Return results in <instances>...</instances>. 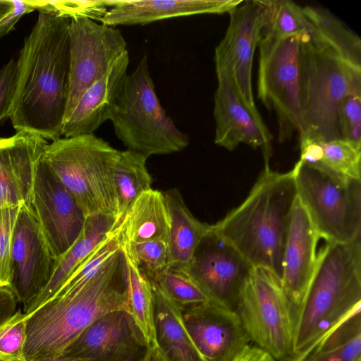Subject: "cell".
Returning a JSON list of instances; mask_svg holds the SVG:
<instances>
[{
    "instance_id": "6da1fadb",
    "label": "cell",
    "mask_w": 361,
    "mask_h": 361,
    "mask_svg": "<svg viewBox=\"0 0 361 361\" xmlns=\"http://www.w3.org/2000/svg\"><path fill=\"white\" fill-rule=\"evenodd\" d=\"M70 18L39 11L17 61L9 118L17 132L54 141L63 135L70 77Z\"/></svg>"
},
{
    "instance_id": "7a4b0ae2",
    "label": "cell",
    "mask_w": 361,
    "mask_h": 361,
    "mask_svg": "<svg viewBox=\"0 0 361 361\" xmlns=\"http://www.w3.org/2000/svg\"><path fill=\"white\" fill-rule=\"evenodd\" d=\"M117 310L128 312L121 249L80 288L49 300L28 315L24 348L26 360L61 356L97 319Z\"/></svg>"
},
{
    "instance_id": "3957f363",
    "label": "cell",
    "mask_w": 361,
    "mask_h": 361,
    "mask_svg": "<svg viewBox=\"0 0 361 361\" xmlns=\"http://www.w3.org/2000/svg\"><path fill=\"white\" fill-rule=\"evenodd\" d=\"M297 198L293 170L264 169L244 201L212 225L254 268L279 280L289 225Z\"/></svg>"
},
{
    "instance_id": "277c9868",
    "label": "cell",
    "mask_w": 361,
    "mask_h": 361,
    "mask_svg": "<svg viewBox=\"0 0 361 361\" xmlns=\"http://www.w3.org/2000/svg\"><path fill=\"white\" fill-rule=\"evenodd\" d=\"M361 311V237L329 243L317 252L315 270L294 326L292 355L300 358L327 333Z\"/></svg>"
},
{
    "instance_id": "5b68a950",
    "label": "cell",
    "mask_w": 361,
    "mask_h": 361,
    "mask_svg": "<svg viewBox=\"0 0 361 361\" xmlns=\"http://www.w3.org/2000/svg\"><path fill=\"white\" fill-rule=\"evenodd\" d=\"M299 142L340 138L337 115L346 95L361 92V71L310 32L301 37Z\"/></svg>"
},
{
    "instance_id": "8992f818",
    "label": "cell",
    "mask_w": 361,
    "mask_h": 361,
    "mask_svg": "<svg viewBox=\"0 0 361 361\" xmlns=\"http://www.w3.org/2000/svg\"><path fill=\"white\" fill-rule=\"evenodd\" d=\"M119 153L92 133L51 141L45 147L42 159L75 198L86 218L107 216L116 221L114 169Z\"/></svg>"
},
{
    "instance_id": "52a82bcc",
    "label": "cell",
    "mask_w": 361,
    "mask_h": 361,
    "mask_svg": "<svg viewBox=\"0 0 361 361\" xmlns=\"http://www.w3.org/2000/svg\"><path fill=\"white\" fill-rule=\"evenodd\" d=\"M110 120L127 149L147 159L178 152L189 145L188 136L167 116L158 99L145 54L127 75Z\"/></svg>"
},
{
    "instance_id": "ba28073f",
    "label": "cell",
    "mask_w": 361,
    "mask_h": 361,
    "mask_svg": "<svg viewBox=\"0 0 361 361\" xmlns=\"http://www.w3.org/2000/svg\"><path fill=\"white\" fill-rule=\"evenodd\" d=\"M292 170L298 197L319 238L347 243L361 237V180L300 161Z\"/></svg>"
},
{
    "instance_id": "9c48e42d",
    "label": "cell",
    "mask_w": 361,
    "mask_h": 361,
    "mask_svg": "<svg viewBox=\"0 0 361 361\" xmlns=\"http://www.w3.org/2000/svg\"><path fill=\"white\" fill-rule=\"evenodd\" d=\"M251 343L276 361L292 355L295 320L280 280L270 271L254 268L235 310Z\"/></svg>"
},
{
    "instance_id": "30bf717a",
    "label": "cell",
    "mask_w": 361,
    "mask_h": 361,
    "mask_svg": "<svg viewBox=\"0 0 361 361\" xmlns=\"http://www.w3.org/2000/svg\"><path fill=\"white\" fill-rule=\"evenodd\" d=\"M301 37L262 36L258 44L257 97L275 112L280 142L290 138L300 128Z\"/></svg>"
},
{
    "instance_id": "8fae6325",
    "label": "cell",
    "mask_w": 361,
    "mask_h": 361,
    "mask_svg": "<svg viewBox=\"0 0 361 361\" xmlns=\"http://www.w3.org/2000/svg\"><path fill=\"white\" fill-rule=\"evenodd\" d=\"M69 45V92L65 120L82 94L127 51V42L118 29L82 17L70 18Z\"/></svg>"
},
{
    "instance_id": "7c38bea8",
    "label": "cell",
    "mask_w": 361,
    "mask_h": 361,
    "mask_svg": "<svg viewBox=\"0 0 361 361\" xmlns=\"http://www.w3.org/2000/svg\"><path fill=\"white\" fill-rule=\"evenodd\" d=\"M254 267L212 225L198 244L192 260L181 271L209 300L235 311Z\"/></svg>"
},
{
    "instance_id": "4fadbf2b",
    "label": "cell",
    "mask_w": 361,
    "mask_h": 361,
    "mask_svg": "<svg viewBox=\"0 0 361 361\" xmlns=\"http://www.w3.org/2000/svg\"><path fill=\"white\" fill-rule=\"evenodd\" d=\"M224 37L215 49L216 70L224 71L243 104L261 116L254 101L252 69L255 51L262 37L257 0L243 1L229 13Z\"/></svg>"
},
{
    "instance_id": "5bb4252c",
    "label": "cell",
    "mask_w": 361,
    "mask_h": 361,
    "mask_svg": "<svg viewBox=\"0 0 361 361\" xmlns=\"http://www.w3.org/2000/svg\"><path fill=\"white\" fill-rule=\"evenodd\" d=\"M30 205L54 259L60 257L78 238L86 217L42 157L35 176Z\"/></svg>"
},
{
    "instance_id": "9a60e30c",
    "label": "cell",
    "mask_w": 361,
    "mask_h": 361,
    "mask_svg": "<svg viewBox=\"0 0 361 361\" xmlns=\"http://www.w3.org/2000/svg\"><path fill=\"white\" fill-rule=\"evenodd\" d=\"M10 287L24 313L48 282L54 258L31 205L22 203L12 238Z\"/></svg>"
},
{
    "instance_id": "2e32d148",
    "label": "cell",
    "mask_w": 361,
    "mask_h": 361,
    "mask_svg": "<svg viewBox=\"0 0 361 361\" xmlns=\"http://www.w3.org/2000/svg\"><path fill=\"white\" fill-rule=\"evenodd\" d=\"M149 346L130 313L117 310L97 319L61 355L92 361H139Z\"/></svg>"
},
{
    "instance_id": "e0dca14e",
    "label": "cell",
    "mask_w": 361,
    "mask_h": 361,
    "mask_svg": "<svg viewBox=\"0 0 361 361\" xmlns=\"http://www.w3.org/2000/svg\"><path fill=\"white\" fill-rule=\"evenodd\" d=\"M182 318L206 361H233L250 345L236 312L211 300L185 309Z\"/></svg>"
},
{
    "instance_id": "ac0fdd59",
    "label": "cell",
    "mask_w": 361,
    "mask_h": 361,
    "mask_svg": "<svg viewBox=\"0 0 361 361\" xmlns=\"http://www.w3.org/2000/svg\"><path fill=\"white\" fill-rule=\"evenodd\" d=\"M217 88L214 94V143L229 151L240 144L259 148L264 166H269L272 135L261 116H255L243 104L231 81L223 70H216Z\"/></svg>"
},
{
    "instance_id": "d6986e66",
    "label": "cell",
    "mask_w": 361,
    "mask_h": 361,
    "mask_svg": "<svg viewBox=\"0 0 361 361\" xmlns=\"http://www.w3.org/2000/svg\"><path fill=\"white\" fill-rule=\"evenodd\" d=\"M319 239L297 195L283 250L280 279L295 323L315 270Z\"/></svg>"
},
{
    "instance_id": "ffe728a7",
    "label": "cell",
    "mask_w": 361,
    "mask_h": 361,
    "mask_svg": "<svg viewBox=\"0 0 361 361\" xmlns=\"http://www.w3.org/2000/svg\"><path fill=\"white\" fill-rule=\"evenodd\" d=\"M48 142L35 133L0 137V209L30 205L35 176Z\"/></svg>"
},
{
    "instance_id": "44dd1931",
    "label": "cell",
    "mask_w": 361,
    "mask_h": 361,
    "mask_svg": "<svg viewBox=\"0 0 361 361\" xmlns=\"http://www.w3.org/2000/svg\"><path fill=\"white\" fill-rule=\"evenodd\" d=\"M128 64L127 50L82 94L64 121L65 137L94 133L103 123L110 120L128 75Z\"/></svg>"
},
{
    "instance_id": "7402d4cb",
    "label": "cell",
    "mask_w": 361,
    "mask_h": 361,
    "mask_svg": "<svg viewBox=\"0 0 361 361\" xmlns=\"http://www.w3.org/2000/svg\"><path fill=\"white\" fill-rule=\"evenodd\" d=\"M109 8L100 23L118 25H145L157 20L197 14L229 13L242 0H105Z\"/></svg>"
},
{
    "instance_id": "603a6c76",
    "label": "cell",
    "mask_w": 361,
    "mask_h": 361,
    "mask_svg": "<svg viewBox=\"0 0 361 361\" xmlns=\"http://www.w3.org/2000/svg\"><path fill=\"white\" fill-rule=\"evenodd\" d=\"M115 219L107 216L86 218L81 233L75 243L60 257L54 259L50 278L25 314L30 315L48 300L82 263L114 229Z\"/></svg>"
},
{
    "instance_id": "cb8c5ba5",
    "label": "cell",
    "mask_w": 361,
    "mask_h": 361,
    "mask_svg": "<svg viewBox=\"0 0 361 361\" xmlns=\"http://www.w3.org/2000/svg\"><path fill=\"white\" fill-rule=\"evenodd\" d=\"M118 227L122 244L169 241L170 218L163 192L151 188L141 193Z\"/></svg>"
},
{
    "instance_id": "d4e9b609",
    "label": "cell",
    "mask_w": 361,
    "mask_h": 361,
    "mask_svg": "<svg viewBox=\"0 0 361 361\" xmlns=\"http://www.w3.org/2000/svg\"><path fill=\"white\" fill-rule=\"evenodd\" d=\"M151 282L156 344L166 361H206L185 327L182 310Z\"/></svg>"
},
{
    "instance_id": "484cf974",
    "label": "cell",
    "mask_w": 361,
    "mask_h": 361,
    "mask_svg": "<svg viewBox=\"0 0 361 361\" xmlns=\"http://www.w3.org/2000/svg\"><path fill=\"white\" fill-rule=\"evenodd\" d=\"M170 218L169 269L181 271L192 259L195 250L212 225L197 220L176 188L163 192Z\"/></svg>"
},
{
    "instance_id": "4316f807",
    "label": "cell",
    "mask_w": 361,
    "mask_h": 361,
    "mask_svg": "<svg viewBox=\"0 0 361 361\" xmlns=\"http://www.w3.org/2000/svg\"><path fill=\"white\" fill-rule=\"evenodd\" d=\"M298 161L333 173L361 180V145L338 138L300 142Z\"/></svg>"
},
{
    "instance_id": "83f0119b",
    "label": "cell",
    "mask_w": 361,
    "mask_h": 361,
    "mask_svg": "<svg viewBox=\"0 0 361 361\" xmlns=\"http://www.w3.org/2000/svg\"><path fill=\"white\" fill-rule=\"evenodd\" d=\"M128 289V312L142 331L149 345L156 343L152 285L140 268L128 248L121 245Z\"/></svg>"
},
{
    "instance_id": "f1b7e54d",
    "label": "cell",
    "mask_w": 361,
    "mask_h": 361,
    "mask_svg": "<svg viewBox=\"0 0 361 361\" xmlns=\"http://www.w3.org/2000/svg\"><path fill=\"white\" fill-rule=\"evenodd\" d=\"M298 361H361V311L327 333Z\"/></svg>"
},
{
    "instance_id": "f546056e",
    "label": "cell",
    "mask_w": 361,
    "mask_h": 361,
    "mask_svg": "<svg viewBox=\"0 0 361 361\" xmlns=\"http://www.w3.org/2000/svg\"><path fill=\"white\" fill-rule=\"evenodd\" d=\"M303 9L311 24L310 32L351 66L361 71L360 37L329 11L312 6H305Z\"/></svg>"
},
{
    "instance_id": "4dcf8cb0",
    "label": "cell",
    "mask_w": 361,
    "mask_h": 361,
    "mask_svg": "<svg viewBox=\"0 0 361 361\" xmlns=\"http://www.w3.org/2000/svg\"><path fill=\"white\" fill-rule=\"evenodd\" d=\"M147 159L143 155L130 150L120 151L114 169L118 204L116 228L136 198L152 188V178L147 169Z\"/></svg>"
},
{
    "instance_id": "1f68e13d",
    "label": "cell",
    "mask_w": 361,
    "mask_h": 361,
    "mask_svg": "<svg viewBox=\"0 0 361 361\" xmlns=\"http://www.w3.org/2000/svg\"><path fill=\"white\" fill-rule=\"evenodd\" d=\"M262 36L285 39L302 36L311 30L303 7L290 0H257Z\"/></svg>"
},
{
    "instance_id": "d6a6232c",
    "label": "cell",
    "mask_w": 361,
    "mask_h": 361,
    "mask_svg": "<svg viewBox=\"0 0 361 361\" xmlns=\"http://www.w3.org/2000/svg\"><path fill=\"white\" fill-rule=\"evenodd\" d=\"M121 247L120 229L118 227L80 264L51 299L64 296L80 288L93 277L102 267L121 250Z\"/></svg>"
},
{
    "instance_id": "836d02e7",
    "label": "cell",
    "mask_w": 361,
    "mask_h": 361,
    "mask_svg": "<svg viewBox=\"0 0 361 361\" xmlns=\"http://www.w3.org/2000/svg\"><path fill=\"white\" fill-rule=\"evenodd\" d=\"M151 281L182 311L209 301L202 289L183 272L169 269Z\"/></svg>"
},
{
    "instance_id": "e575fe53",
    "label": "cell",
    "mask_w": 361,
    "mask_h": 361,
    "mask_svg": "<svg viewBox=\"0 0 361 361\" xmlns=\"http://www.w3.org/2000/svg\"><path fill=\"white\" fill-rule=\"evenodd\" d=\"M28 315L18 309L0 322V360L27 361L24 348L27 336Z\"/></svg>"
},
{
    "instance_id": "d590c367",
    "label": "cell",
    "mask_w": 361,
    "mask_h": 361,
    "mask_svg": "<svg viewBox=\"0 0 361 361\" xmlns=\"http://www.w3.org/2000/svg\"><path fill=\"white\" fill-rule=\"evenodd\" d=\"M126 245L136 260L140 268L150 281H154L169 269V243L164 240H154Z\"/></svg>"
},
{
    "instance_id": "8d00e7d4",
    "label": "cell",
    "mask_w": 361,
    "mask_h": 361,
    "mask_svg": "<svg viewBox=\"0 0 361 361\" xmlns=\"http://www.w3.org/2000/svg\"><path fill=\"white\" fill-rule=\"evenodd\" d=\"M21 204L0 209V287L12 281V238Z\"/></svg>"
},
{
    "instance_id": "74e56055",
    "label": "cell",
    "mask_w": 361,
    "mask_h": 361,
    "mask_svg": "<svg viewBox=\"0 0 361 361\" xmlns=\"http://www.w3.org/2000/svg\"><path fill=\"white\" fill-rule=\"evenodd\" d=\"M109 9L105 0L37 1L39 11H50L67 16L82 17L101 21Z\"/></svg>"
},
{
    "instance_id": "f35d334b",
    "label": "cell",
    "mask_w": 361,
    "mask_h": 361,
    "mask_svg": "<svg viewBox=\"0 0 361 361\" xmlns=\"http://www.w3.org/2000/svg\"><path fill=\"white\" fill-rule=\"evenodd\" d=\"M340 138L361 145V92L348 94L337 115Z\"/></svg>"
},
{
    "instance_id": "ab89813d",
    "label": "cell",
    "mask_w": 361,
    "mask_h": 361,
    "mask_svg": "<svg viewBox=\"0 0 361 361\" xmlns=\"http://www.w3.org/2000/svg\"><path fill=\"white\" fill-rule=\"evenodd\" d=\"M17 81V62L10 60L0 69V123L11 114Z\"/></svg>"
},
{
    "instance_id": "60d3db41",
    "label": "cell",
    "mask_w": 361,
    "mask_h": 361,
    "mask_svg": "<svg viewBox=\"0 0 361 361\" xmlns=\"http://www.w3.org/2000/svg\"><path fill=\"white\" fill-rule=\"evenodd\" d=\"M37 9V1L0 0V38L7 35L23 16Z\"/></svg>"
},
{
    "instance_id": "b9f144b4",
    "label": "cell",
    "mask_w": 361,
    "mask_h": 361,
    "mask_svg": "<svg viewBox=\"0 0 361 361\" xmlns=\"http://www.w3.org/2000/svg\"><path fill=\"white\" fill-rule=\"evenodd\" d=\"M19 301L10 286L0 287V322L18 309Z\"/></svg>"
},
{
    "instance_id": "7bdbcfd3",
    "label": "cell",
    "mask_w": 361,
    "mask_h": 361,
    "mask_svg": "<svg viewBox=\"0 0 361 361\" xmlns=\"http://www.w3.org/2000/svg\"><path fill=\"white\" fill-rule=\"evenodd\" d=\"M233 361H276V360L259 347L250 345Z\"/></svg>"
},
{
    "instance_id": "ee69618b",
    "label": "cell",
    "mask_w": 361,
    "mask_h": 361,
    "mask_svg": "<svg viewBox=\"0 0 361 361\" xmlns=\"http://www.w3.org/2000/svg\"><path fill=\"white\" fill-rule=\"evenodd\" d=\"M139 361H166L157 345H149Z\"/></svg>"
},
{
    "instance_id": "f6af8a7d",
    "label": "cell",
    "mask_w": 361,
    "mask_h": 361,
    "mask_svg": "<svg viewBox=\"0 0 361 361\" xmlns=\"http://www.w3.org/2000/svg\"><path fill=\"white\" fill-rule=\"evenodd\" d=\"M35 361H92V360L87 359V358H84V357L61 355V356L54 357L42 358V359L36 360Z\"/></svg>"
},
{
    "instance_id": "bcb514c9",
    "label": "cell",
    "mask_w": 361,
    "mask_h": 361,
    "mask_svg": "<svg viewBox=\"0 0 361 361\" xmlns=\"http://www.w3.org/2000/svg\"><path fill=\"white\" fill-rule=\"evenodd\" d=\"M0 361H4V360H0Z\"/></svg>"
}]
</instances>
